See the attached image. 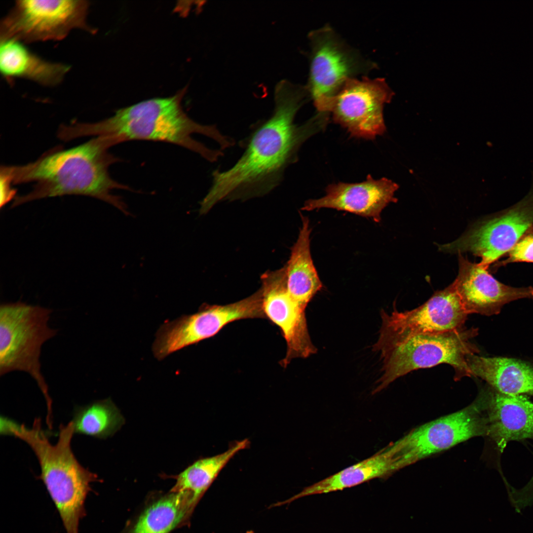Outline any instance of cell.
<instances>
[{
  "mask_svg": "<svg viewBox=\"0 0 533 533\" xmlns=\"http://www.w3.org/2000/svg\"><path fill=\"white\" fill-rule=\"evenodd\" d=\"M307 98L305 86L287 80L277 84L272 115L250 134L244 152L232 166L213 172L211 186L200 202L201 215L221 201L262 196L280 184L304 138V130L294 121Z\"/></svg>",
  "mask_w": 533,
  "mask_h": 533,
  "instance_id": "1",
  "label": "cell"
},
{
  "mask_svg": "<svg viewBox=\"0 0 533 533\" xmlns=\"http://www.w3.org/2000/svg\"><path fill=\"white\" fill-rule=\"evenodd\" d=\"M533 226V170L528 193L513 205L475 223L457 240L439 245L443 252H469L481 258L479 264L487 269L514 245Z\"/></svg>",
  "mask_w": 533,
  "mask_h": 533,
  "instance_id": "10",
  "label": "cell"
},
{
  "mask_svg": "<svg viewBox=\"0 0 533 533\" xmlns=\"http://www.w3.org/2000/svg\"><path fill=\"white\" fill-rule=\"evenodd\" d=\"M3 432L22 440L32 448L39 463V479L58 511L66 533H78L91 483L98 479L96 474L80 464L73 453L71 443L75 433L72 421L60 425L55 445L49 441L39 419H35L31 428L8 419L4 423Z\"/></svg>",
  "mask_w": 533,
  "mask_h": 533,
  "instance_id": "4",
  "label": "cell"
},
{
  "mask_svg": "<svg viewBox=\"0 0 533 533\" xmlns=\"http://www.w3.org/2000/svg\"><path fill=\"white\" fill-rule=\"evenodd\" d=\"M467 316L452 283L415 309L398 311L394 306L390 313L382 310L379 336L373 350L380 352L417 335L461 328Z\"/></svg>",
  "mask_w": 533,
  "mask_h": 533,
  "instance_id": "11",
  "label": "cell"
},
{
  "mask_svg": "<svg viewBox=\"0 0 533 533\" xmlns=\"http://www.w3.org/2000/svg\"><path fill=\"white\" fill-rule=\"evenodd\" d=\"M504 256L505 259L495 263V269L511 263H533V226L526 230Z\"/></svg>",
  "mask_w": 533,
  "mask_h": 533,
  "instance_id": "25",
  "label": "cell"
},
{
  "mask_svg": "<svg viewBox=\"0 0 533 533\" xmlns=\"http://www.w3.org/2000/svg\"><path fill=\"white\" fill-rule=\"evenodd\" d=\"M248 318H266L261 289L234 303L203 304L194 314L165 322L156 334L152 345L154 355L162 360L173 352L214 336L232 322Z\"/></svg>",
  "mask_w": 533,
  "mask_h": 533,
  "instance_id": "9",
  "label": "cell"
},
{
  "mask_svg": "<svg viewBox=\"0 0 533 533\" xmlns=\"http://www.w3.org/2000/svg\"><path fill=\"white\" fill-rule=\"evenodd\" d=\"M525 488L529 493L533 495V476L529 482L525 485Z\"/></svg>",
  "mask_w": 533,
  "mask_h": 533,
  "instance_id": "27",
  "label": "cell"
},
{
  "mask_svg": "<svg viewBox=\"0 0 533 533\" xmlns=\"http://www.w3.org/2000/svg\"><path fill=\"white\" fill-rule=\"evenodd\" d=\"M261 278L264 312L266 318L279 328L287 344L281 365L285 368L295 358H305L316 353L317 348L308 330L305 308L288 291L285 266L265 272Z\"/></svg>",
  "mask_w": 533,
  "mask_h": 533,
  "instance_id": "14",
  "label": "cell"
},
{
  "mask_svg": "<svg viewBox=\"0 0 533 533\" xmlns=\"http://www.w3.org/2000/svg\"><path fill=\"white\" fill-rule=\"evenodd\" d=\"M12 184L9 177L4 173L0 172V208L16 197V190L12 188Z\"/></svg>",
  "mask_w": 533,
  "mask_h": 533,
  "instance_id": "26",
  "label": "cell"
},
{
  "mask_svg": "<svg viewBox=\"0 0 533 533\" xmlns=\"http://www.w3.org/2000/svg\"><path fill=\"white\" fill-rule=\"evenodd\" d=\"M398 185L386 178L375 180L368 175L366 180L357 183L340 182L329 185L323 197L306 201L304 210L311 211L328 208L344 211L370 218L375 222L381 220L382 210L390 202H396L394 196Z\"/></svg>",
  "mask_w": 533,
  "mask_h": 533,
  "instance_id": "16",
  "label": "cell"
},
{
  "mask_svg": "<svg viewBox=\"0 0 533 533\" xmlns=\"http://www.w3.org/2000/svg\"><path fill=\"white\" fill-rule=\"evenodd\" d=\"M477 334V328L464 327L446 332L417 335L381 350L382 374L373 393L380 392L413 371L440 364H447L454 368L455 380L471 377L467 358L479 352L471 341Z\"/></svg>",
  "mask_w": 533,
  "mask_h": 533,
  "instance_id": "5",
  "label": "cell"
},
{
  "mask_svg": "<svg viewBox=\"0 0 533 533\" xmlns=\"http://www.w3.org/2000/svg\"><path fill=\"white\" fill-rule=\"evenodd\" d=\"M123 421L119 411L108 399L76 407L72 422L76 434L105 438L117 430Z\"/></svg>",
  "mask_w": 533,
  "mask_h": 533,
  "instance_id": "24",
  "label": "cell"
},
{
  "mask_svg": "<svg viewBox=\"0 0 533 533\" xmlns=\"http://www.w3.org/2000/svg\"><path fill=\"white\" fill-rule=\"evenodd\" d=\"M182 91L172 97L153 98L117 110L112 116L95 123H74L70 128L73 139L95 135L112 136L120 143L129 140L162 141L192 151L210 162L223 153L211 149L194 140L193 134L214 140L222 149L231 147L234 141L213 125H203L190 118L184 112Z\"/></svg>",
  "mask_w": 533,
  "mask_h": 533,
  "instance_id": "3",
  "label": "cell"
},
{
  "mask_svg": "<svg viewBox=\"0 0 533 533\" xmlns=\"http://www.w3.org/2000/svg\"><path fill=\"white\" fill-rule=\"evenodd\" d=\"M198 502L189 492H170L149 506L126 533H169L189 519Z\"/></svg>",
  "mask_w": 533,
  "mask_h": 533,
  "instance_id": "22",
  "label": "cell"
},
{
  "mask_svg": "<svg viewBox=\"0 0 533 533\" xmlns=\"http://www.w3.org/2000/svg\"><path fill=\"white\" fill-rule=\"evenodd\" d=\"M88 7L86 0H17L1 21L0 39L31 42L60 40L76 28L91 32Z\"/></svg>",
  "mask_w": 533,
  "mask_h": 533,
  "instance_id": "8",
  "label": "cell"
},
{
  "mask_svg": "<svg viewBox=\"0 0 533 533\" xmlns=\"http://www.w3.org/2000/svg\"><path fill=\"white\" fill-rule=\"evenodd\" d=\"M467 363L471 376L485 381L498 392L533 395V363L515 358L477 354L468 356Z\"/></svg>",
  "mask_w": 533,
  "mask_h": 533,
  "instance_id": "18",
  "label": "cell"
},
{
  "mask_svg": "<svg viewBox=\"0 0 533 533\" xmlns=\"http://www.w3.org/2000/svg\"><path fill=\"white\" fill-rule=\"evenodd\" d=\"M308 38L310 52L305 86L317 110L327 113L332 99L348 79L365 75L377 66L328 24L309 32Z\"/></svg>",
  "mask_w": 533,
  "mask_h": 533,
  "instance_id": "7",
  "label": "cell"
},
{
  "mask_svg": "<svg viewBox=\"0 0 533 533\" xmlns=\"http://www.w3.org/2000/svg\"><path fill=\"white\" fill-rule=\"evenodd\" d=\"M70 66L45 61L30 51L21 41L0 39V71L6 79L24 78L45 86L60 83Z\"/></svg>",
  "mask_w": 533,
  "mask_h": 533,
  "instance_id": "19",
  "label": "cell"
},
{
  "mask_svg": "<svg viewBox=\"0 0 533 533\" xmlns=\"http://www.w3.org/2000/svg\"><path fill=\"white\" fill-rule=\"evenodd\" d=\"M458 254V272L453 282L462 307L472 313L491 316L504 305L521 299H533V287H514L495 279L488 269Z\"/></svg>",
  "mask_w": 533,
  "mask_h": 533,
  "instance_id": "15",
  "label": "cell"
},
{
  "mask_svg": "<svg viewBox=\"0 0 533 533\" xmlns=\"http://www.w3.org/2000/svg\"><path fill=\"white\" fill-rule=\"evenodd\" d=\"M249 444L247 439L238 441L222 453L197 460L178 475L170 492H188L198 502L229 460Z\"/></svg>",
  "mask_w": 533,
  "mask_h": 533,
  "instance_id": "23",
  "label": "cell"
},
{
  "mask_svg": "<svg viewBox=\"0 0 533 533\" xmlns=\"http://www.w3.org/2000/svg\"><path fill=\"white\" fill-rule=\"evenodd\" d=\"M480 397L486 412L487 435L500 452L510 441L533 439V402L527 395L504 394L490 387Z\"/></svg>",
  "mask_w": 533,
  "mask_h": 533,
  "instance_id": "17",
  "label": "cell"
},
{
  "mask_svg": "<svg viewBox=\"0 0 533 533\" xmlns=\"http://www.w3.org/2000/svg\"><path fill=\"white\" fill-rule=\"evenodd\" d=\"M52 311L21 302L0 306V375L15 371L30 375L45 399L47 419H51L52 402L39 359L42 345L57 333L48 326Z\"/></svg>",
  "mask_w": 533,
  "mask_h": 533,
  "instance_id": "6",
  "label": "cell"
},
{
  "mask_svg": "<svg viewBox=\"0 0 533 533\" xmlns=\"http://www.w3.org/2000/svg\"><path fill=\"white\" fill-rule=\"evenodd\" d=\"M394 95L383 78H350L332 99L328 113L351 136L373 139L385 131L383 107Z\"/></svg>",
  "mask_w": 533,
  "mask_h": 533,
  "instance_id": "13",
  "label": "cell"
},
{
  "mask_svg": "<svg viewBox=\"0 0 533 533\" xmlns=\"http://www.w3.org/2000/svg\"><path fill=\"white\" fill-rule=\"evenodd\" d=\"M120 143L112 136H99L68 150L50 151L34 162L24 165L1 166L12 184H36L29 193L16 196L11 207L30 201L65 195H87L108 202L129 214L114 189L130 190L113 180L109 167L118 159L109 152Z\"/></svg>",
  "mask_w": 533,
  "mask_h": 533,
  "instance_id": "2",
  "label": "cell"
},
{
  "mask_svg": "<svg viewBox=\"0 0 533 533\" xmlns=\"http://www.w3.org/2000/svg\"><path fill=\"white\" fill-rule=\"evenodd\" d=\"M302 226L285 265L287 285L294 299L305 308L322 288L310 250L311 229L306 217L301 216Z\"/></svg>",
  "mask_w": 533,
  "mask_h": 533,
  "instance_id": "21",
  "label": "cell"
},
{
  "mask_svg": "<svg viewBox=\"0 0 533 533\" xmlns=\"http://www.w3.org/2000/svg\"><path fill=\"white\" fill-rule=\"evenodd\" d=\"M480 399L460 411L411 430L388 447L397 470L471 438L487 435Z\"/></svg>",
  "mask_w": 533,
  "mask_h": 533,
  "instance_id": "12",
  "label": "cell"
},
{
  "mask_svg": "<svg viewBox=\"0 0 533 533\" xmlns=\"http://www.w3.org/2000/svg\"><path fill=\"white\" fill-rule=\"evenodd\" d=\"M396 471L391 454L386 446L370 457L305 488L289 500L293 502L306 496L343 490L372 479L386 478Z\"/></svg>",
  "mask_w": 533,
  "mask_h": 533,
  "instance_id": "20",
  "label": "cell"
}]
</instances>
